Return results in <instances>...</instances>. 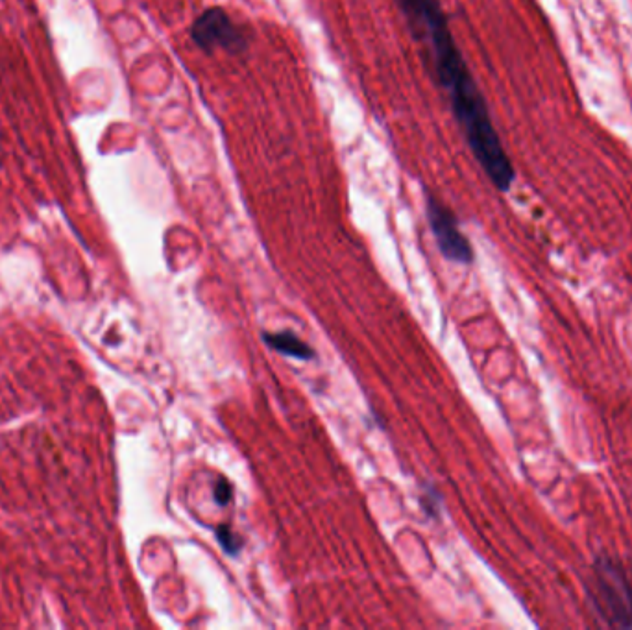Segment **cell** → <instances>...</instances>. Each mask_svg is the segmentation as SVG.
<instances>
[{
    "instance_id": "cell-1",
    "label": "cell",
    "mask_w": 632,
    "mask_h": 630,
    "mask_svg": "<svg viewBox=\"0 0 632 630\" xmlns=\"http://www.w3.org/2000/svg\"><path fill=\"white\" fill-rule=\"evenodd\" d=\"M414 39L424 45L437 84L450 100L451 113L461 126L475 161L492 185L507 193L516 178L511 158L501 143L487 100L468 69L451 34L450 21L440 0H394Z\"/></svg>"
},
{
    "instance_id": "cell-2",
    "label": "cell",
    "mask_w": 632,
    "mask_h": 630,
    "mask_svg": "<svg viewBox=\"0 0 632 630\" xmlns=\"http://www.w3.org/2000/svg\"><path fill=\"white\" fill-rule=\"evenodd\" d=\"M594 605L608 625L632 629V571L625 570L618 560H597Z\"/></svg>"
},
{
    "instance_id": "cell-3",
    "label": "cell",
    "mask_w": 632,
    "mask_h": 630,
    "mask_svg": "<svg viewBox=\"0 0 632 630\" xmlns=\"http://www.w3.org/2000/svg\"><path fill=\"white\" fill-rule=\"evenodd\" d=\"M191 39L204 52L224 50L230 54H241L248 49L250 36L243 26L231 19L230 13L219 6L207 8L191 25Z\"/></svg>"
},
{
    "instance_id": "cell-4",
    "label": "cell",
    "mask_w": 632,
    "mask_h": 630,
    "mask_svg": "<svg viewBox=\"0 0 632 630\" xmlns=\"http://www.w3.org/2000/svg\"><path fill=\"white\" fill-rule=\"evenodd\" d=\"M427 220L435 235L438 250L453 263H472L474 250L470 241L462 235L457 217L450 207L438 202L435 196H427Z\"/></svg>"
},
{
    "instance_id": "cell-5",
    "label": "cell",
    "mask_w": 632,
    "mask_h": 630,
    "mask_svg": "<svg viewBox=\"0 0 632 630\" xmlns=\"http://www.w3.org/2000/svg\"><path fill=\"white\" fill-rule=\"evenodd\" d=\"M263 339L270 348H274L276 352L283 353L287 357H294L300 361H311L315 359V352L311 350L309 344H305L304 340L298 339L294 333L283 331V333H265Z\"/></svg>"
},
{
    "instance_id": "cell-6",
    "label": "cell",
    "mask_w": 632,
    "mask_h": 630,
    "mask_svg": "<svg viewBox=\"0 0 632 630\" xmlns=\"http://www.w3.org/2000/svg\"><path fill=\"white\" fill-rule=\"evenodd\" d=\"M217 538H219L220 546L224 547L226 553L237 555L241 551V540L233 534L228 525H220L217 529Z\"/></svg>"
},
{
    "instance_id": "cell-7",
    "label": "cell",
    "mask_w": 632,
    "mask_h": 630,
    "mask_svg": "<svg viewBox=\"0 0 632 630\" xmlns=\"http://www.w3.org/2000/svg\"><path fill=\"white\" fill-rule=\"evenodd\" d=\"M215 501L219 505H228L231 501V485L228 481H220L215 486Z\"/></svg>"
}]
</instances>
